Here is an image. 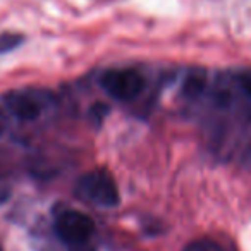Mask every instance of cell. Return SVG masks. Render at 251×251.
<instances>
[{
    "mask_svg": "<svg viewBox=\"0 0 251 251\" xmlns=\"http://www.w3.org/2000/svg\"><path fill=\"white\" fill-rule=\"evenodd\" d=\"M76 195L81 200L100 208L119 205V189L114 177L105 171H91L76 182Z\"/></svg>",
    "mask_w": 251,
    "mask_h": 251,
    "instance_id": "6da1fadb",
    "label": "cell"
},
{
    "mask_svg": "<svg viewBox=\"0 0 251 251\" xmlns=\"http://www.w3.org/2000/svg\"><path fill=\"white\" fill-rule=\"evenodd\" d=\"M55 234L74 250H83L95 234V222L77 210H64L55 219Z\"/></svg>",
    "mask_w": 251,
    "mask_h": 251,
    "instance_id": "7a4b0ae2",
    "label": "cell"
},
{
    "mask_svg": "<svg viewBox=\"0 0 251 251\" xmlns=\"http://www.w3.org/2000/svg\"><path fill=\"white\" fill-rule=\"evenodd\" d=\"M100 86L108 97L119 101H131L143 91L145 77L136 69H108L101 74Z\"/></svg>",
    "mask_w": 251,
    "mask_h": 251,
    "instance_id": "3957f363",
    "label": "cell"
},
{
    "mask_svg": "<svg viewBox=\"0 0 251 251\" xmlns=\"http://www.w3.org/2000/svg\"><path fill=\"white\" fill-rule=\"evenodd\" d=\"M50 101L47 91L40 90H14L4 95L7 110L19 121H35L43 114Z\"/></svg>",
    "mask_w": 251,
    "mask_h": 251,
    "instance_id": "277c9868",
    "label": "cell"
},
{
    "mask_svg": "<svg viewBox=\"0 0 251 251\" xmlns=\"http://www.w3.org/2000/svg\"><path fill=\"white\" fill-rule=\"evenodd\" d=\"M206 86V74L201 69H195L191 73H188V76L184 77L182 83V95L189 98H196L198 95L203 93Z\"/></svg>",
    "mask_w": 251,
    "mask_h": 251,
    "instance_id": "5b68a950",
    "label": "cell"
},
{
    "mask_svg": "<svg viewBox=\"0 0 251 251\" xmlns=\"http://www.w3.org/2000/svg\"><path fill=\"white\" fill-rule=\"evenodd\" d=\"M182 251H224L219 243L212 239H196L191 241Z\"/></svg>",
    "mask_w": 251,
    "mask_h": 251,
    "instance_id": "8992f818",
    "label": "cell"
},
{
    "mask_svg": "<svg viewBox=\"0 0 251 251\" xmlns=\"http://www.w3.org/2000/svg\"><path fill=\"white\" fill-rule=\"evenodd\" d=\"M237 84L243 90V93L251 98V69H244L237 74Z\"/></svg>",
    "mask_w": 251,
    "mask_h": 251,
    "instance_id": "52a82bcc",
    "label": "cell"
},
{
    "mask_svg": "<svg viewBox=\"0 0 251 251\" xmlns=\"http://www.w3.org/2000/svg\"><path fill=\"white\" fill-rule=\"evenodd\" d=\"M21 42V38H18V36H2L0 38V52H5V50H11L14 49L18 43Z\"/></svg>",
    "mask_w": 251,
    "mask_h": 251,
    "instance_id": "ba28073f",
    "label": "cell"
},
{
    "mask_svg": "<svg viewBox=\"0 0 251 251\" xmlns=\"http://www.w3.org/2000/svg\"><path fill=\"white\" fill-rule=\"evenodd\" d=\"M4 133V119H2V114H0V134Z\"/></svg>",
    "mask_w": 251,
    "mask_h": 251,
    "instance_id": "9c48e42d",
    "label": "cell"
}]
</instances>
